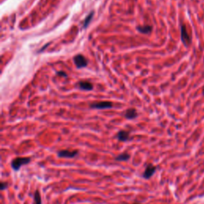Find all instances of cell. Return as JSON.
Wrapping results in <instances>:
<instances>
[{"mask_svg": "<svg viewBox=\"0 0 204 204\" xmlns=\"http://www.w3.org/2000/svg\"><path fill=\"white\" fill-rule=\"evenodd\" d=\"M31 161V159L30 157H16L11 161L10 165H11V168L15 171H17L20 170L22 166L30 164Z\"/></svg>", "mask_w": 204, "mask_h": 204, "instance_id": "obj_1", "label": "cell"}, {"mask_svg": "<svg viewBox=\"0 0 204 204\" xmlns=\"http://www.w3.org/2000/svg\"><path fill=\"white\" fill-rule=\"evenodd\" d=\"M49 44H50V43H47V44H46V46H43V47H42V49H40V50H39V52H42V50H43V49H46V46H49Z\"/></svg>", "mask_w": 204, "mask_h": 204, "instance_id": "obj_16", "label": "cell"}, {"mask_svg": "<svg viewBox=\"0 0 204 204\" xmlns=\"http://www.w3.org/2000/svg\"><path fill=\"white\" fill-rule=\"evenodd\" d=\"M136 30L140 33L143 34H151V32L152 31V26H148V25H145V26H136Z\"/></svg>", "mask_w": 204, "mask_h": 204, "instance_id": "obj_9", "label": "cell"}, {"mask_svg": "<svg viewBox=\"0 0 204 204\" xmlns=\"http://www.w3.org/2000/svg\"><path fill=\"white\" fill-rule=\"evenodd\" d=\"M33 204H42V197L40 195V192L38 190H37L34 192V203Z\"/></svg>", "mask_w": 204, "mask_h": 204, "instance_id": "obj_12", "label": "cell"}, {"mask_svg": "<svg viewBox=\"0 0 204 204\" xmlns=\"http://www.w3.org/2000/svg\"><path fill=\"white\" fill-rule=\"evenodd\" d=\"M57 74H58V76H61V77H67V74L65 73V72H63V71H59V72H58V73H57Z\"/></svg>", "mask_w": 204, "mask_h": 204, "instance_id": "obj_15", "label": "cell"}, {"mask_svg": "<svg viewBox=\"0 0 204 204\" xmlns=\"http://www.w3.org/2000/svg\"><path fill=\"white\" fill-rule=\"evenodd\" d=\"M130 159V155L127 152L122 153V154H120L119 155H117L116 158H115V160L116 161H127Z\"/></svg>", "mask_w": 204, "mask_h": 204, "instance_id": "obj_11", "label": "cell"}, {"mask_svg": "<svg viewBox=\"0 0 204 204\" xmlns=\"http://www.w3.org/2000/svg\"><path fill=\"white\" fill-rule=\"evenodd\" d=\"M77 85L81 89L85 90V91H90V90H93V84L91 82H89V81H79Z\"/></svg>", "mask_w": 204, "mask_h": 204, "instance_id": "obj_8", "label": "cell"}, {"mask_svg": "<svg viewBox=\"0 0 204 204\" xmlns=\"http://www.w3.org/2000/svg\"><path fill=\"white\" fill-rule=\"evenodd\" d=\"M203 95H204V87H203Z\"/></svg>", "mask_w": 204, "mask_h": 204, "instance_id": "obj_17", "label": "cell"}, {"mask_svg": "<svg viewBox=\"0 0 204 204\" xmlns=\"http://www.w3.org/2000/svg\"><path fill=\"white\" fill-rule=\"evenodd\" d=\"M155 171H156V167L155 166H154L152 164H148L146 168H145V170L143 171V177L144 179H146V180H149L150 178L155 174Z\"/></svg>", "mask_w": 204, "mask_h": 204, "instance_id": "obj_6", "label": "cell"}, {"mask_svg": "<svg viewBox=\"0 0 204 204\" xmlns=\"http://www.w3.org/2000/svg\"><path fill=\"white\" fill-rule=\"evenodd\" d=\"M78 150H61L57 152L58 157L60 158H74L78 154Z\"/></svg>", "mask_w": 204, "mask_h": 204, "instance_id": "obj_3", "label": "cell"}, {"mask_svg": "<svg viewBox=\"0 0 204 204\" xmlns=\"http://www.w3.org/2000/svg\"><path fill=\"white\" fill-rule=\"evenodd\" d=\"M180 29H181V40L183 42V45L186 47H188L191 43V37L188 34L185 25L181 24Z\"/></svg>", "mask_w": 204, "mask_h": 204, "instance_id": "obj_2", "label": "cell"}, {"mask_svg": "<svg viewBox=\"0 0 204 204\" xmlns=\"http://www.w3.org/2000/svg\"><path fill=\"white\" fill-rule=\"evenodd\" d=\"M90 108L97 109H111L113 108V103L110 101H100V102H94L90 104Z\"/></svg>", "mask_w": 204, "mask_h": 204, "instance_id": "obj_5", "label": "cell"}, {"mask_svg": "<svg viewBox=\"0 0 204 204\" xmlns=\"http://www.w3.org/2000/svg\"><path fill=\"white\" fill-rule=\"evenodd\" d=\"M7 187H8V183H6V182H2V183H0V189H1V191L6 190L7 188Z\"/></svg>", "mask_w": 204, "mask_h": 204, "instance_id": "obj_14", "label": "cell"}, {"mask_svg": "<svg viewBox=\"0 0 204 204\" xmlns=\"http://www.w3.org/2000/svg\"><path fill=\"white\" fill-rule=\"evenodd\" d=\"M116 138L120 141L125 142V141L129 140V132L128 131H125V130H120L117 132Z\"/></svg>", "mask_w": 204, "mask_h": 204, "instance_id": "obj_7", "label": "cell"}, {"mask_svg": "<svg viewBox=\"0 0 204 204\" xmlns=\"http://www.w3.org/2000/svg\"><path fill=\"white\" fill-rule=\"evenodd\" d=\"M93 14H94V12L93 11H92L89 15H88V16L85 18V19L84 20V28H86L87 26H88V24L90 23V22H91L92 18H93Z\"/></svg>", "mask_w": 204, "mask_h": 204, "instance_id": "obj_13", "label": "cell"}, {"mask_svg": "<svg viewBox=\"0 0 204 204\" xmlns=\"http://www.w3.org/2000/svg\"><path fill=\"white\" fill-rule=\"evenodd\" d=\"M73 61H74V64L76 65L77 68H78V69L85 67L88 65L87 59L85 58V56H83L81 54L76 55L73 58Z\"/></svg>", "mask_w": 204, "mask_h": 204, "instance_id": "obj_4", "label": "cell"}, {"mask_svg": "<svg viewBox=\"0 0 204 204\" xmlns=\"http://www.w3.org/2000/svg\"><path fill=\"white\" fill-rule=\"evenodd\" d=\"M134 204H139V203H134Z\"/></svg>", "mask_w": 204, "mask_h": 204, "instance_id": "obj_18", "label": "cell"}, {"mask_svg": "<svg viewBox=\"0 0 204 204\" xmlns=\"http://www.w3.org/2000/svg\"><path fill=\"white\" fill-rule=\"evenodd\" d=\"M137 116H138V113H137L136 110L135 109H128L126 112H125V116L126 119L128 120H132L136 118Z\"/></svg>", "mask_w": 204, "mask_h": 204, "instance_id": "obj_10", "label": "cell"}]
</instances>
